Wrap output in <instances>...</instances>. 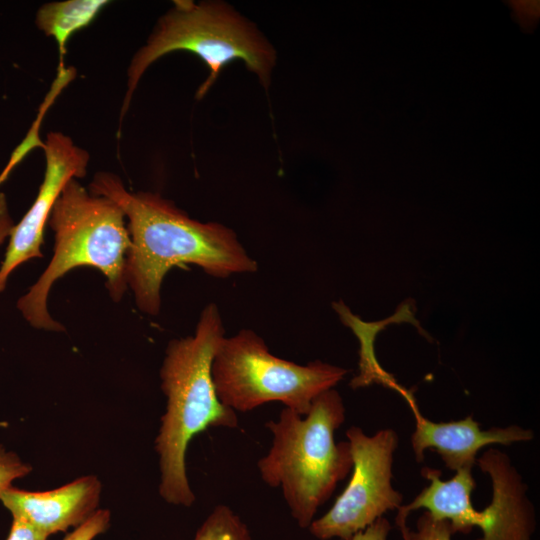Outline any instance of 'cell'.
Returning <instances> with one entry per match:
<instances>
[{"label": "cell", "instance_id": "obj_1", "mask_svg": "<svg viewBox=\"0 0 540 540\" xmlns=\"http://www.w3.org/2000/svg\"><path fill=\"white\" fill-rule=\"evenodd\" d=\"M89 192L115 202L128 220L125 279L145 314L159 313L162 281L174 266L194 264L216 278L257 270L233 230L191 219L159 194L130 192L111 172L96 173Z\"/></svg>", "mask_w": 540, "mask_h": 540}, {"label": "cell", "instance_id": "obj_2", "mask_svg": "<svg viewBox=\"0 0 540 540\" xmlns=\"http://www.w3.org/2000/svg\"><path fill=\"white\" fill-rule=\"evenodd\" d=\"M215 303L201 312L193 335L168 343L160 370L167 398L155 448L159 454L162 498L174 505L191 506L195 495L186 475L185 455L194 436L209 427L237 428V413L217 397L211 364L225 337Z\"/></svg>", "mask_w": 540, "mask_h": 540}, {"label": "cell", "instance_id": "obj_3", "mask_svg": "<svg viewBox=\"0 0 540 540\" xmlns=\"http://www.w3.org/2000/svg\"><path fill=\"white\" fill-rule=\"evenodd\" d=\"M126 217L109 198L90 193L78 179L62 190L48 219L54 232L53 256L38 280L17 301V308L34 328L63 331L48 312L53 284L70 270L90 266L106 279L111 298L118 302L127 290L126 255L131 245Z\"/></svg>", "mask_w": 540, "mask_h": 540}, {"label": "cell", "instance_id": "obj_4", "mask_svg": "<svg viewBox=\"0 0 540 540\" xmlns=\"http://www.w3.org/2000/svg\"><path fill=\"white\" fill-rule=\"evenodd\" d=\"M344 420L343 400L332 388L314 399L305 416L284 407L277 420L265 423L273 442L257 463L261 479L281 488L292 517L303 529L352 469L348 441L334 439Z\"/></svg>", "mask_w": 540, "mask_h": 540}, {"label": "cell", "instance_id": "obj_5", "mask_svg": "<svg viewBox=\"0 0 540 540\" xmlns=\"http://www.w3.org/2000/svg\"><path fill=\"white\" fill-rule=\"evenodd\" d=\"M178 50L196 54L210 69L208 78L197 91V99L207 93L228 62L243 60L265 87L275 62L271 46L228 6L174 1L173 8L160 18L147 43L131 59L121 118L146 69L163 55Z\"/></svg>", "mask_w": 540, "mask_h": 540}, {"label": "cell", "instance_id": "obj_6", "mask_svg": "<svg viewBox=\"0 0 540 540\" xmlns=\"http://www.w3.org/2000/svg\"><path fill=\"white\" fill-rule=\"evenodd\" d=\"M347 372L320 360L300 365L279 358L249 329L224 337L211 364L217 397L226 407L248 412L268 402H281L301 416Z\"/></svg>", "mask_w": 540, "mask_h": 540}, {"label": "cell", "instance_id": "obj_7", "mask_svg": "<svg viewBox=\"0 0 540 540\" xmlns=\"http://www.w3.org/2000/svg\"><path fill=\"white\" fill-rule=\"evenodd\" d=\"M476 462L491 478V503L482 511L474 509L471 493L476 483L470 469L459 470L452 479L443 481L440 470L425 467L422 475L430 484L412 502L397 509L395 522L402 536L408 531V515L424 508L432 518L448 521L454 533L468 534L477 526L482 530L478 540H530L536 527L534 508L509 457L490 448Z\"/></svg>", "mask_w": 540, "mask_h": 540}, {"label": "cell", "instance_id": "obj_8", "mask_svg": "<svg viewBox=\"0 0 540 540\" xmlns=\"http://www.w3.org/2000/svg\"><path fill=\"white\" fill-rule=\"evenodd\" d=\"M346 436L353 461L352 477L329 511L308 527L320 540H349L402 503V494L391 483L396 432L384 429L367 436L354 426Z\"/></svg>", "mask_w": 540, "mask_h": 540}, {"label": "cell", "instance_id": "obj_9", "mask_svg": "<svg viewBox=\"0 0 540 540\" xmlns=\"http://www.w3.org/2000/svg\"><path fill=\"white\" fill-rule=\"evenodd\" d=\"M42 149L46 159L43 182L33 204L21 221L13 226L8 237L0 265V293L18 266L42 257L45 225L57 199L70 180L83 178L87 172L89 153L66 134L48 133Z\"/></svg>", "mask_w": 540, "mask_h": 540}, {"label": "cell", "instance_id": "obj_10", "mask_svg": "<svg viewBox=\"0 0 540 540\" xmlns=\"http://www.w3.org/2000/svg\"><path fill=\"white\" fill-rule=\"evenodd\" d=\"M409 405L415 417L411 444L418 463L423 461L425 450L435 449L450 470H472L483 447L530 441L534 436L531 430L517 425L482 430L471 415L458 421L433 422L420 413L415 401Z\"/></svg>", "mask_w": 540, "mask_h": 540}, {"label": "cell", "instance_id": "obj_11", "mask_svg": "<svg viewBox=\"0 0 540 540\" xmlns=\"http://www.w3.org/2000/svg\"><path fill=\"white\" fill-rule=\"evenodd\" d=\"M100 492V481L95 476H86L45 492L11 486L0 495V500L12 517L24 520L49 536L86 522L96 512Z\"/></svg>", "mask_w": 540, "mask_h": 540}, {"label": "cell", "instance_id": "obj_12", "mask_svg": "<svg viewBox=\"0 0 540 540\" xmlns=\"http://www.w3.org/2000/svg\"><path fill=\"white\" fill-rule=\"evenodd\" d=\"M108 3L106 0H66L46 3L38 9L35 23L46 36L56 41L59 63H64L69 38L89 25Z\"/></svg>", "mask_w": 540, "mask_h": 540}, {"label": "cell", "instance_id": "obj_13", "mask_svg": "<svg viewBox=\"0 0 540 540\" xmlns=\"http://www.w3.org/2000/svg\"><path fill=\"white\" fill-rule=\"evenodd\" d=\"M343 322L350 326L360 341L359 374L355 376L350 386L354 389L373 383L382 384L401 393L406 398L410 393L397 384L394 378L379 365L373 347L375 333L381 327H365L356 316L352 315L343 303L334 304Z\"/></svg>", "mask_w": 540, "mask_h": 540}, {"label": "cell", "instance_id": "obj_14", "mask_svg": "<svg viewBox=\"0 0 540 540\" xmlns=\"http://www.w3.org/2000/svg\"><path fill=\"white\" fill-rule=\"evenodd\" d=\"M194 540H252L246 524L228 506L219 504L204 520Z\"/></svg>", "mask_w": 540, "mask_h": 540}, {"label": "cell", "instance_id": "obj_15", "mask_svg": "<svg viewBox=\"0 0 540 540\" xmlns=\"http://www.w3.org/2000/svg\"><path fill=\"white\" fill-rule=\"evenodd\" d=\"M453 534L448 521L436 520L425 511L417 521V530H408L403 540H451Z\"/></svg>", "mask_w": 540, "mask_h": 540}, {"label": "cell", "instance_id": "obj_16", "mask_svg": "<svg viewBox=\"0 0 540 540\" xmlns=\"http://www.w3.org/2000/svg\"><path fill=\"white\" fill-rule=\"evenodd\" d=\"M31 467L13 452L0 447V495L11 487L14 480L26 476Z\"/></svg>", "mask_w": 540, "mask_h": 540}, {"label": "cell", "instance_id": "obj_17", "mask_svg": "<svg viewBox=\"0 0 540 540\" xmlns=\"http://www.w3.org/2000/svg\"><path fill=\"white\" fill-rule=\"evenodd\" d=\"M110 523L108 510H97L86 522L75 528L63 540H93L104 533Z\"/></svg>", "mask_w": 540, "mask_h": 540}, {"label": "cell", "instance_id": "obj_18", "mask_svg": "<svg viewBox=\"0 0 540 540\" xmlns=\"http://www.w3.org/2000/svg\"><path fill=\"white\" fill-rule=\"evenodd\" d=\"M47 538L48 536L24 520L13 517L10 532L6 540H47Z\"/></svg>", "mask_w": 540, "mask_h": 540}, {"label": "cell", "instance_id": "obj_19", "mask_svg": "<svg viewBox=\"0 0 540 540\" xmlns=\"http://www.w3.org/2000/svg\"><path fill=\"white\" fill-rule=\"evenodd\" d=\"M391 525L386 518H379L373 524L354 534L349 540H387Z\"/></svg>", "mask_w": 540, "mask_h": 540}, {"label": "cell", "instance_id": "obj_20", "mask_svg": "<svg viewBox=\"0 0 540 540\" xmlns=\"http://www.w3.org/2000/svg\"><path fill=\"white\" fill-rule=\"evenodd\" d=\"M14 225L9 213L6 196L0 191V246L9 237Z\"/></svg>", "mask_w": 540, "mask_h": 540}, {"label": "cell", "instance_id": "obj_21", "mask_svg": "<svg viewBox=\"0 0 540 540\" xmlns=\"http://www.w3.org/2000/svg\"><path fill=\"white\" fill-rule=\"evenodd\" d=\"M0 426H6V424L3 422H0Z\"/></svg>", "mask_w": 540, "mask_h": 540}]
</instances>
